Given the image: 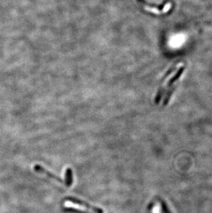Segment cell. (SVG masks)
Instances as JSON below:
<instances>
[{
	"label": "cell",
	"instance_id": "2",
	"mask_svg": "<svg viewBox=\"0 0 212 213\" xmlns=\"http://www.w3.org/2000/svg\"><path fill=\"white\" fill-rule=\"evenodd\" d=\"M177 66H178V64H176V65H174V66L171 67V68H169V70L167 71V73L165 74L164 78H163V80H162V84H161V86H160V88H159L158 91V92H157V95H156V97H155L154 102L156 104H159V102H161V98H162L163 94H164L165 87V82H166L167 79H168V77H169L170 75H171L172 73H174V71L176 70V68H177Z\"/></svg>",
	"mask_w": 212,
	"mask_h": 213
},
{
	"label": "cell",
	"instance_id": "5",
	"mask_svg": "<svg viewBox=\"0 0 212 213\" xmlns=\"http://www.w3.org/2000/svg\"><path fill=\"white\" fill-rule=\"evenodd\" d=\"M185 69V66H182L181 68H180L179 70L178 71V72L176 73V75H174V77H171V79L169 80L168 84H167V85L165 86V88H169V87H171L174 82H176L180 77V76L182 75V74L183 73Z\"/></svg>",
	"mask_w": 212,
	"mask_h": 213
},
{
	"label": "cell",
	"instance_id": "7",
	"mask_svg": "<svg viewBox=\"0 0 212 213\" xmlns=\"http://www.w3.org/2000/svg\"><path fill=\"white\" fill-rule=\"evenodd\" d=\"M175 88L176 87L171 88L169 90L168 92H167V94L166 95V96H165V97L164 99V102H163V105H164V106H166V105H167V104H168L169 101L170 100V97H171L172 93H173L174 91V90H175Z\"/></svg>",
	"mask_w": 212,
	"mask_h": 213
},
{
	"label": "cell",
	"instance_id": "4",
	"mask_svg": "<svg viewBox=\"0 0 212 213\" xmlns=\"http://www.w3.org/2000/svg\"><path fill=\"white\" fill-rule=\"evenodd\" d=\"M35 170H36L37 172H41V173H43V174H46V175H48V177H49L52 178L54 179V180H56L57 181H59V183H64V181L62 180V179H61L60 178H59L58 177H56L54 175V174H52L51 172H48L47 170L44 169L43 168L41 167V166H39V165H37L35 166Z\"/></svg>",
	"mask_w": 212,
	"mask_h": 213
},
{
	"label": "cell",
	"instance_id": "6",
	"mask_svg": "<svg viewBox=\"0 0 212 213\" xmlns=\"http://www.w3.org/2000/svg\"><path fill=\"white\" fill-rule=\"evenodd\" d=\"M64 206L66 208H75V209H77V210H83V211L87 210V208L84 207V206L83 207V206L79 205V204H75V203H73V202L70 201H67L65 202Z\"/></svg>",
	"mask_w": 212,
	"mask_h": 213
},
{
	"label": "cell",
	"instance_id": "1",
	"mask_svg": "<svg viewBox=\"0 0 212 213\" xmlns=\"http://www.w3.org/2000/svg\"><path fill=\"white\" fill-rule=\"evenodd\" d=\"M138 1L141 4V6L146 11L153 12L156 14H161L167 12L171 8V3L169 1L165 2L161 6H152L147 4L144 0H138Z\"/></svg>",
	"mask_w": 212,
	"mask_h": 213
},
{
	"label": "cell",
	"instance_id": "8",
	"mask_svg": "<svg viewBox=\"0 0 212 213\" xmlns=\"http://www.w3.org/2000/svg\"><path fill=\"white\" fill-rule=\"evenodd\" d=\"M153 213H159V208L158 206H154V209H153Z\"/></svg>",
	"mask_w": 212,
	"mask_h": 213
},
{
	"label": "cell",
	"instance_id": "3",
	"mask_svg": "<svg viewBox=\"0 0 212 213\" xmlns=\"http://www.w3.org/2000/svg\"><path fill=\"white\" fill-rule=\"evenodd\" d=\"M70 200H71V201H72L73 203L75 204H80L82 206H84L86 207V208H89V209H91L93 210V211H94L96 213H103V211L101 209V208H96L95 207V206H93L92 205H90V204L86 203V202L85 201H81V200L79 199H75V198H70V199H69Z\"/></svg>",
	"mask_w": 212,
	"mask_h": 213
}]
</instances>
